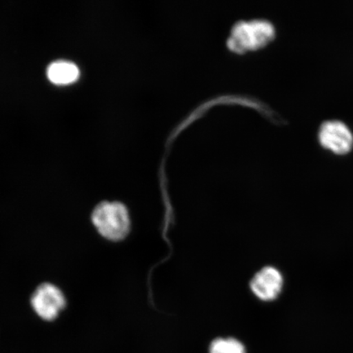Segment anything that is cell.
Instances as JSON below:
<instances>
[{"label":"cell","instance_id":"4","mask_svg":"<svg viewBox=\"0 0 353 353\" xmlns=\"http://www.w3.org/2000/svg\"><path fill=\"white\" fill-rule=\"evenodd\" d=\"M317 139L322 148L337 156H345L353 149V132L341 121L330 120L322 123Z\"/></svg>","mask_w":353,"mask_h":353},{"label":"cell","instance_id":"2","mask_svg":"<svg viewBox=\"0 0 353 353\" xmlns=\"http://www.w3.org/2000/svg\"><path fill=\"white\" fill-rule=\"evenodd\" d=\"M275 29L266 21H241L232 30L228 47L236 52L256 50L272 41Z\"/></svg>","mask_w":353,"mask_h":353},{"label":"cell","instance_id":"3","mask_svg":"<svg viewBox=\"0 0 353 353\" xmlns=\"http://www.w3.org/2000/svg\"><path fill=\"white\" fill-rule=\"evenodd\" d=\"M66 303L63 291L48 282L39 285L30 298L34 312L46 321H55L66 307Z\"/></svg>","mask_w":353,"mask_h":353},{"label":"cell","instance_id":"5","mask_svg":"<svg viewBox=\"0 0 353 353\" xmlns=\"http://www.w3.org/2000/svg\"><path fill=\"white\" fill-rule=\"evenodd\" d=\"M283 277L276 268L266 267L260 270L250 282V288L259 299L272 301L281 292Z\"/></svg>","mask_w":353,"mask_h":353},{"label":"cell","instance_id":"1","mask_svg":"<svg viewBox=\"0 0 353 353\" xmlns=\"http://www.w3.org/2000/svg\"><path fill=\"white\" fill-rule=\"evenodd\" d=\"M92 223L100 235L110 241L119 242L129 236L131 220L127 207L121 202L103 201L92 210Z\"/></svg>","mask_w":353,"mask_h":353},{"label":"cell","instance_id":"6","mask_svg":"<svg viewBox=\"0 0 353 353\" xmlns=\"http://www.w3.org/2000/svg\"><path fill=\"white\" fill-rule=\"evenodd\" d=\"M46 74L48 81L54 85L65 86L78 81L81 77V70L72 61L57 60L48 65Z\"/></svg>","mask_w":353,"mask_h":353},{"label":"cell","instance_id":"7","mask_svg":"<svg viewBox=\"0 0 353 353\" xmlns=\"http://www.w3.org/2000/svg\"><path fill=\"white\" fill-rule=\"evenodd\" d=\"M209 353H246V350L238 339L218 338L211 343Z\"/></svg>","mask_w":353,"mask_h":353}]
</instances>
